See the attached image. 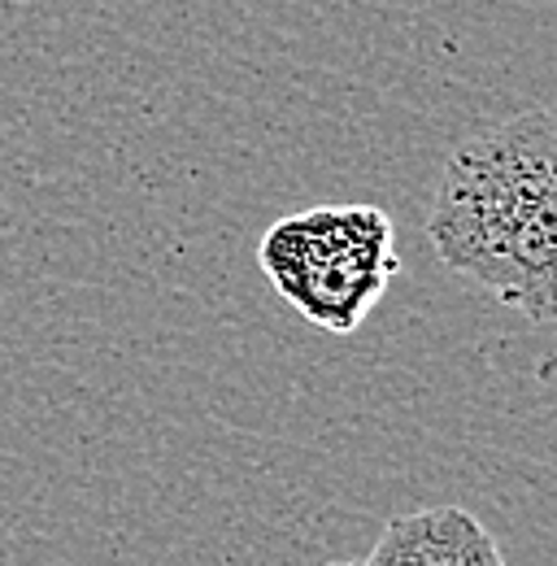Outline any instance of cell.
<instances>
[{
    "label": "cell",
    "mask_w": 557,
    "mask_h": 566,
    "mask_svg": "<svg viewBox=\"0 0 557 566\" xmlns=\"http://www.w3.org/2000/svg\"><path fill=\"white\" fill-rule=\"evenodd\" d=\"M427 235L440 262L527 323H557V118L475 132L435 184Z\"/></svg>",
    "instance_id": "cell-1"
},
{
    "label": "cell",
    "mask_w": 557,
    "mask_h": 566,
    "mask_svg": "<svg viewBox=\"0 0 557 566\" xmlns=\"http://www.w3.org/2000/svg\"><path fill=\"white\" fill-rule=\"evenodd\" d=\"M258 262L305 323L332 336H353L397 275L392 218L375 206L287 213L262 235Z\"/></svg>",
    "instance_id": "cell-2"
},
{
    "label": "cell",
    "mask_w": 557,
    "mask_h": 566,
    "mask_svg": "<svg viewBox=\"0 0 557 566\" xmlns=\"http://www.w3.org/2000/svg\"><path fill=\"white\" fill-rule=\"evenodd\" d=\"M487 527L462 505H427L397 514L361 566H501Z\"/></svg>",
    "instance_id": "cell-3"
},
{
    "label": "cell",
    "mask_w": 557,
    "mask_h": 566,
    "mask_svg": "<svg viewBox=\"0 0 557 566\" xmlns=\"http://www.w3.org/2000/svg\"><path fill=\"white\" fill-rule=\"evenodd\" d=\"M501 566H505V563H501Z\"/></svg>",
    "instance_id": "cell-4"
}]
</instances>
